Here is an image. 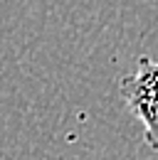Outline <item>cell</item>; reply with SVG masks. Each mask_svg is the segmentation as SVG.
I'll return each instance as SVG.
<instances>
[{
    "label": "cell",
    "instance_id": "1",
    "mask_svg": "<svg viewBox=\"0 0 158 160\" xmlns=\"http://www.w3.org/2000/svg\"><path fill=\"white\" fill-rule=\"evenodd\" d=\"M121 96L143 126V140L158 150V62L141 57L136 69L121 79Z\"/></svg>",
    "mask_w": 158,
    "mask_h": 160
}]
</instances>
